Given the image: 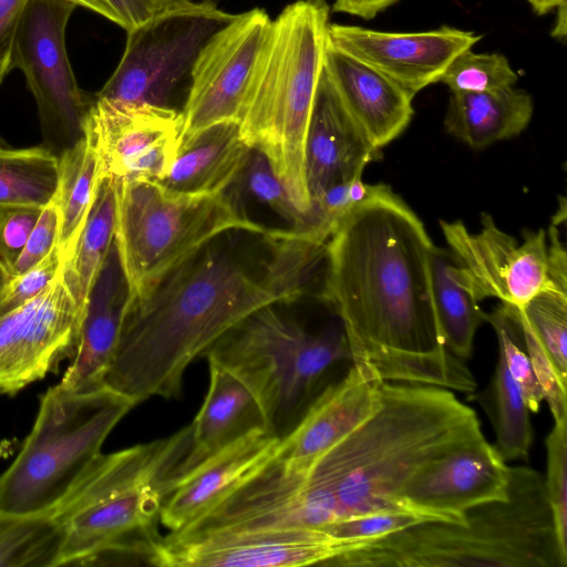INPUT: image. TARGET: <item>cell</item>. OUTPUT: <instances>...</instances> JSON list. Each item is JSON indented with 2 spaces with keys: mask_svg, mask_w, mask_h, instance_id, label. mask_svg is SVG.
I'll list each match as a JSON object with an SVG mask.
<instances>
[{
  "mask_svg": "<svg viewBox=\"0 0 567 567\" xmlns=\"http://www.w3.org/2000/svg\"><path fill=\"white\" fill-rule=\"evenodd\" d=\"M433 246L420 218L388 187L352 207L327 240L321 297L338 316L352 363L385 382L473 394L470 368L440 331Z\"/></svg>",
  "mask_w": 567,
  "mask_h": 567,
  "instance_id": "6da1fadb",
  "label": "cell"
},
{
  "mask_svg": "<svg viewBox=\"0 0 567 567\" xmlns=\"http://www.w3.org/2000/svg\"><path fill=\"white\" fill-rule=\"evenodd\" d=\"M267 238L271 252L258 271L207 246L130 306L104 388L135 406L178 399L188 365L227 331L262 307L302 297L326 243L293 228Z\"/></svg>",
  "mask_w": 567,
  "mask_h": 567,
  "instance_id": "7a4b0ae2",
  "label": "cell"
},
{
  "mask_svg": "<svg viewBox=\"0 0 567 567\" xmlns=\"http://www.w3.org/2000/svg\"><path fill=\"white\" fill-rule=\"evenodd\" d=\"M482 436L476 413L454 391L384 381L379 408L307 467V482L334 523L406 512L398 495L409 478L433 458Z\"/></svg>",
  "mask_w": 567,
  "mask_h": 567,
  "instance_id": "3957f363",
  "label": "cell"
},
{
  "mask_svg": "<svg viewBox=\"0 0 567 567\" xmlns=\"http://www.w3.org/2000/svg\"><path fill=\"white\" fill-rule=\"evenodd\" d=\"M338 567H567L544 474L511 466L507 498L477 505L464 523L422 522L349 545Z\"/></svg>",
  "mask_w": 567,
  "mask_h": 567,
  "instance_id": "277c9868",
  "label": "cell"
},
{
  "mask_svg": "<svg viewBox=\"0 0 567 567\" xmlns=\"http://www.w3.org/2000/svg\"><path fill=\"white\" fill-rule=\"evenodd\" d=\"M328 27L326 0H297L282 9L271 21L238 118L245 143L267 158L306 219V144Z\"/></svg>",
  "mask_w": 567,
  "mask_h": 567,
  "instance_id": "5b68a950",
  "label": "cell"
},
{
  "mask_svg": "<svg viewBox=\"0 0 567 567\" xmlns=\"http://www.w3.org/2000/svg\"><path fill=\"white\" fill-rule=\"evenodd\" d=\"M114 183V241L131 306L221 234L243 230L267 237L276 231L249 219L226 192H178L155 179Z\"/></svg>",
  "mask_w": 567,
  "mask_h": 567,
  "instance_id": "8992f818",
  "label": "cell"
},
{
  "mask_svg": "<svg viewBox=\"0 0 567 567\" xmlns=\"http://www.w3.org/2000/svg\"><path fill=\"white\" fill-rule=\"evenodd\" d=\"M204 355L249 389L265 426L280 437L305 411L326 371L338 361L351 360L339 320L311 333L274 305L249 315Z\"/></svg>",
  "mask_w": 567,
  "mask_h": 567,
  "instance_id": "52a82bcc",
  "label": "cell"
},
{
  "mask_svg": "<svg viewBox=\"0 0 567 567\" xmlns=\"http://www.w3.org/2000/svg\"><path fill=\"white\" fill-rule=\"evenodd\" d=\"M134 406L106 388L87 392L58 384L49 388L18 455L0 474V513L25 515L54 506L100 456L109 434Z\"/></svg>",
  "mask_w": 567,
  "mask_h": 567,
  "instance_id": "ba28073f",
  "label": "cell"
},
{
  "mask_svg": "<svg viewBox=\"0 0 567 567\" xmlns=\"http://www.w3.org/2000/svg\"><path fill=\"white\" fill-rule=\"evenodd\" d=\"M235 16L213 0H186L127 31L123 55L95 95L173 107L172 97L184 80H190L202 49Z\"/></svg>",
  "mask_w": 567,
  "mask_h": 567,
  "instance_id": "9c48e42d",
  "label": "cell"
},
{
  "mask_svg": "<svg viewBox=\"0 0 567 567\" xmlns=\"http://www.w3.org/2000/svg\"><path fill=\"white\" fill-rule=\"evenodd\" d=\"M76 6L68 0H29L18 22L11 56L35 99L44 147L58 157L85 138L95 95L76 82L65 30Z\"/></svg>",
  "mask_w": 567,
  "mask_h": 567,
  "instance_id": "30bf717a",
  "label": "cell"
},
{
  "mask_svg": "<svg viewBox=\"0 0 567 567\" xmlns=\"http://www.w3.org/2000/svg\"><path fill=\"white\" fill-rule=\"evenodd\" d=\"M482 229L471 233L462 220H440L453 257V279L480 302L497 298L522 307L537 292L550 287L547 274V234L543 228L524 230L518 244L493 217L481 215Z\"/></svg>",
  "mask_w": 567,
  "mask_h": 567,
  "instance_id": "8fae6325",
  "label": "cell"
},
{
  "mask_svg": "<svg viewBox=\"0 0 567 567\" xmlns=\"http://www.w3.org/2000/svg\"><path fill=\"white\" fill-rule=\"evenodd\" d=\"M271 21L260 8L238 13L202 49L179 111V146L213 125L238 122Z\"/></svg>",
  "mask_w": 567,
  "mask_h": 567,
  "instance_id": "7c38bea8",
  "label": "cell"
},
{
  "mask_svg": "<svg viewBox=\"0 0 567 567\" xmlns=\"http://www.w3.org/2000/svg\"><path fill=\"white\" fill-rule=\"evenodd\" d=\"M83 315L60 268L40 295L0 316V393L16 394L72 360Z\"/></svg>",
  "mask_w": 567,
  "mask_h": 567,
  "instance_id": "4fadbf2b",
  "label": "cell"
},
{
  "mask_svg": "<svg viewBox=\"0 0 567 567\" xmlns=\"http://www.w3.org/2000/svg\"><path fill=\"white\" fill-rule=\"evenodd\" d=\"M347 543L319 528L216 530L167 535L150 565L161 567H290L329 564Z\"/></svg>",
  "mask_w": 567,
  "mask_h": 567,
  "instance_id": "5bb4252c",
  "label": "cell"
},
{
  "mask_svg": "<svg viewBox=\"0 0 567 567\" xmlns=\"http://www.w3.org/2000/svg\"><path fill=\"white\" fill-rule=\"evenodd\" d=\"M181 125V112L174 107L95 95L85 137L99 156L103 177L161 182L177 154Z\"/></svg>",
  "mask_w": 567,
  "mask_h": 567,
  "instance_id": "9a60e30c",
  "label": "cell"
},
{
  "mask_svg": "<svg viewBox=\"0 0 567 567\" xmlns=\"http://www.w3.org/2000/svg\"><path fill=\"white\" fill-rule=\"evenodd\" d=\"M509 471L496 447L482 436L424 464L398 499L404 511L430 520L464 523L468 509L507 498Z\"/></svg>",
  "mask_w": 567,
  "mask_h": 567,
  "instance_id": "2e32d148",
  "label": "cell"
},
{
  "mask_svg": "<svg viewBox=\"0 0 567 567\" xmlns=\"http://www.w3.org/2000/svg\"><path fill=\"white\" fill-rule=\"evenodd\" d=\"M328 40L415 96L440 82L454 58L472 49L481 35L449 25L421 32H386L329 23Z\"/></svg>",
  "mask_w": 567,
  "mask_h": 567,
  "instance_id": "e0dca14e",
  "label": "cell"
},
{
  "mask_svg": "<svg viewBox=\"0 0 567 567\" xmlns=\"http://www.w3.org/2000/svg\"><path fill=\"white\" fill-rule=\"evenodd\" d=\"M279 441L267 427L255 426L228 443L167 487L159 523L171 534L185 529L267 464Z\"/></svg>",
  "mask_w": 567,
  "mask_h": 567,
  "instance_id": "ac0fdd59",
  "label": "cell"
},
{
  "mask_svg": "<svg viewBox=\"0 0 567 567\" xmlns=\"http://www.w3.org/2000/svg\"><path fill=\"white\" fill-rule=\"evenodd\" d=\"M381 380L370 369L352 363L347 374L327 386L280 437L276 457L293 468H307L379 408Z\"/></svg>",
  "mask_w": 567,
  "mask_h": 567,
  "instance_id": "d6986e66",
  "label": "cell"
},
{
  "mask_svg": "<svg viewBox=\"0 0 567 567\" xmlns=\"http://www.w3.org/2000/svg\"><path fill=\"white\" fill-rule=\"evenodd\" d=\"M131 306V293L115 241L87 295L78 349L58 385L71 392L104 388L122 327Z\"/></svg>",
  "mask_w": 567,
  "mask_h": 567,
  "instance_id": "ffe728a7",
  "label": "cell"
},
{
  "mask_svg": "<svg viewBox=\"0 0 567 567\" xmlns=\"http://www.w3.org/2000/svg\"><path fill=\"white\" fill-rule=\"evenodd\" d=\"M323 72L343 109L375 147L382 150L410 124L414 95L329 40Z\"/></svg>",
  "mask_w": 567,
  "mask_h": 567,
  "instance_id": "44dd1931",
  "label": "cell"
},
{
  "mask_svg": "<svg viewBox=\"0 0 567 567\" xmlns=\"http://www.w3.org/2000/svg\"><path fill=\"white\" fill-rule=\"evenodd\" d=\"M375 147L341 105L323 69L306 144V178L311 202L330 185L363 174L380 159Z\"/></svg>",
  "mask_w": 567,
  "mask_h": 567,
  "instance_id": "7402d4cb",
  "label": "cell"
},
{
  "mask_svg": "<svg viewBox=\"0 0 567 567\" xmlns=\"http://www.w3.org/2000/svg\"><path fill=\"white\" fill-rule=\"evenodd\" d=\"M207 361L208 390L190 423L189 447L166 482L165 492L173 482L241 434L255 426H265L257 401L249 389L221 365Z\"/></svg>",
  "mask_w": 567,
  "mask_h": 567,
  "instance_id": "603a6c76",
  "label": "cell"
},
{
  "mask_svg": "<svg viewBox=\"0 0 567 567\" xmlns=\"http://www.w3.org/2000/svg\"><path fill=\"white\" fill-rule=\"evenodd\" d=\"M251 152L238 122L218 123L179 146L161 183L178 192H226L241 177Z\"/></svg>",
  "mask_w": 567,
  "mask_h": 567,
  "instance_id": "cb8c5ba5",
  "label": "cell"
},
{
  "mask_svg": "<svg viewBox=\"0 0 567 567\" xmlns=\"http://www.w3.org/2000/svg\"><path fill=\"white\" fill-rule=\"evenodd\" d=\"M534 113L532 95L514 86L494 92L451 93L444 128L473 148L519 135Z\"/></svg>",
  "mask_w": 567,
  "mask_h": 567,
  "instance_id": "d4e9b609",
  "label": "cell"
},
{
  "mask_svg": "<svg viewBox=\"0 0 567 567\" xmlns=\"http://www.w3.org/2000/svg\"><path fill=\"white\" fill-rule=\"evenodd\" d=\"M115 224V183L103 177L76 244L61 262L64 281L83 313L87 295L113 244Z\"/></svg>",
  "mask_w": 567,
  "mask_h": 567,
  "instance_id": "484cf974",
  "label": "cell"
},
{
  "mask_svg": "<svg viewBox=\"0 0 567 567\" xmlns=\"http://www.w3.org/2000/svg\"><path fill=\"white\" fill-rule=\"evenodd\" d=\"M102 178L99 156L86 137L59 156L54 200L60 216L58 247L61 262L76 244Z\"/></svg>",
  "mask_w": 567,
  "mask_h": 567,
  "instance_id": "4316f807",
  "label": "cell"
},
{
  "mask_svg": "<svg viewBox=\"0 0 567 567\" xmlns=\"http://www.w3.org/2000/svg\"><path fill=\"white\" fill-rule=\"evenodd\" d=\"M453 262L450 251L433 246L432 291L442 339L453 355L466 361L472 355L475 333L485 322L486 312L473 295L453 279Z\"/></svg>",
  "mask_w": 567,
  "mask_h": 567,
  "instance_id": "83f0119b",
  "label": "cell"
},
{
  "mask_svg": "<svg viewBox=\"0 0 567 567\" xmlns=\"http://www.w3.org/2000/svg\"><path fill=\"white\" fill-rule=\"evenodd\" d=\"M59 185V157L47 147L0 145V206L43 208Z\"/></svg>",
  "mask_w": 567,
  "mask_h": 567,
  "instance_id": "f1b7e54d",
  "label": "cell"
},
{
  "mask_svg": "<svg viewBox=\"0 0 567 567\" xmlns=\"http://www.w3.org/2000/svg\"><path fill=\"white\" fill-rule=\"evenodd\" d=\"M477 399L489 415L496 437L494 446L504 461L527 458L534 435L530 411L499 352L489 386Z\"/></svg>",
  "mask_w": 567,
  "mask_h": 567,
  "instance_id": "f546056e",
  "label": "cell"
},
{
  "mask_svg": "<svg viewBox=\"0 0 567 567\" xmlns=\"http://www.w3.org/2000/svg\"><path fill=\"white\" fill-rule=\"evenodd\" d=\"M64 534L48 513H0V567H58Z\"/></svg>",
  "mask_w": 567,
  "mask_h": 567,
  "instance_id": "4dcf8cb0",
  "label": "cell"
},
{
  "mask_svg": "<svg viewBox=\"0 0 567 567\" xmlns=\"http://www.w3.org/2000/svg\"><path fill=\"white\" fill-rule=\"evenodd\" d=\"M518 310L567 383V290L546 287Z\"/></svg>",
  "mask_w": 567,
  "mask_h": 567,
  "instance_id": "1f68e13d",
  "label": "cell"
},
{
  "mask_svg": "<svg viewBox=\"0 0 567 567\" xmlns=\"http://www.w3.org/2000/svg\"><path fill=\"white\" fill-rule=\"evenodd\" d=\"M485 322L492 326L497 338L498 352L520 389L529 411L538 412L544 398L524 346L516 306L501 302L485 313Z\"/></svg>",
  "mask_w": 567,
  "mask_h": 567,
  "instance_id": "d6a6232c",
  "label": "cell"
},
{
  "mask_svg": "<svg viewBox=\"0 0 567 567\" xmlns=\"http://www.w3.org/2000/svg\"><path fill=\"white\" fill-rule=\"evenodd\" d=\"M518 75L501 53L465 50L454 58L440 82L453 92H494L514 86Z\"/></svg>",
  "mask_w": 567,
  "mask_h": 567,
  "instance_id": "836d02e7",
  "label": "cell"
},
{
  "mask_svg": "<svg viewBox=\"0 0 567 567\" xmlns=\"http://www.w3.org/2000/svg\"><path fill=\"white\" fill-rule=\"evenodd\" d=\"M389 186L370 185L362 181V174L330 185L311 202L302 231L313 239L327 243L337 225L355 205L382 193Z\"/></svg>",
  "mask_w": 567,
  "mask_h": 567,
  "instance_id": "e575fe53",
  "label": "cell"
},
{
  "mask_svg": "<svg viewBox=\"0 0 567 567\" xmlns=\"http://www.w3.org/2000/svg\"><path fill=\"white\" fill-rule=\"evenodd\" d=\"M546 474L544 483L556 533L567 550V420L554 421L545 439Z\"/></svg>",
  "mask_w": 567,
  "mask_h": 567,
  "instance_id": "d590c367",
  "label": "cell"
},
{
  "mask_svg": "<svg viewBox=\"0 0 567 567\" xmlns=\"http://www.w3.org/2000/svg\"><path fill=\"white\" fill-rule=\"evenodd\" d=\"M241 176L254 197L290 223L292 228L303 229L306 216L296 208L285 186L260 152L252 150Z\"/></svg>",
  "mask_w": 567,
  "mask_h": 567,
  "instance_id": "8d00e7d4",
  "label": "cell"
},
{
  "mask_svg": "<svg viewBox=\"0 0 567 567\" xmlns=\"http://www.w3.org/2000/svg\"><path fill=\"white\" fill-rule=\"evenodd\" d=\"M430 519L426 517L409 512H381L341 519L320 529L336 539L352 545Z\"/></svg>",
  "mask_w": 567,
  "mask_h": 567,
  "instance_id": "74e56055",
  "label": "cell"
},
{
  "mask_svg": "<svg viewBox=\"0 0 567 567\" xmlns=\"http://www.w3.org/2000/svg\"><path fill=\"white\" fill-rule=\"evenodd\" d=\"M516 308L524 346L542 389L544 401L549 406L554 421L567 420V383L561 380L546 350L520 316L518 307Z\"/></svg>",
  "mask_w": 567,
  "mask_h": 567,
  "instance_id": "f35d334b",
  "label": "cell"
},
{
  "mask_svg": "<svg viewBox=\"0 0 567 567\" xmlns=\"http://www.w3.org/2000/svg\"><path fill=\"white\" fill-rule=\"evenodd\" d=\"M61 268L56 247L37 266L13 276L0 290V316L10 312L40 295L55 278Z\"/></svg>",
  "mask_w": 567,
  "mask_h": 567,
  "instance_id": "ab89813d",
  "label": "cell"
},
{
  "mask_svg": "<svg viewBox=\"0 0 567 567\" xmlns=\"http://www.w3.org/2000/svg\"><path fill=\"white\" fill-rule=\"evenodd\" d=\"M130 31L186 0H68Z\"/></svg>",
  "mask_w": 567,
  "mask_h": 567,
  "instance_id": "60d3db41",
  "label": "cell"
},
{
  "mask_svg": "<svg viewBox=\"0 0 567 567\" xmlns=\"http://www.w3.org/2000/svg\"><path fill=\"white\" fill-rule=\"evenodd\" d=\"M42 208L0 206V260L10 272L35 226Z\"/></svg>",
  "mask_w": 567,
  "mask_h": 567,
  "instance_id": "b9f144b4",
  "label": "cell"
},
{
  "mask_svg": "<svg viewBox=\"0 0 567 567\" xmlns=\"http://www.w3.org/2000/svg\"><path fill=\"white\" fill-rule=\"evenodd\" d=\"M59 209L54 198L42 208L27 244L10 270L11 277L23 274L41 262L58 245Z\"/></svg>",
  "mask_w": 567,
  "mask_h": 567,
  "instance_id": "7bdbcfd3",
  "label": "cell"
},
{
  "mask_svg": "<svg viewBox=\"0 0 567 567\" xmlns=\"http://www.w3.org/2000/svg\"><path fill=\"white\" fill-rule=\"evenodd\" d=\"M29 0H0V84L12 71L11 56L16 29Z\"/></svg>",
  "mask_w": 567,
  "mask_h": 567,
  "instance_id": "ee69618b",
  "label": "cell"
},
{
  "mask_svg": "<svg viewBox=\"0 0 567 567\" xmlns=\"http://www.w3.org/2000/svg\"><path fill=\"white\" fill-rule=\"evenodd\" d=\"M398 0H334V12L348 13L365 20L373 19Z\"/></svg>",
  "mask_w": 567,
  "mask_h": 567,
  "instance_id": "f6af8a7d",
  "label": "cell"
},
{
  "mask_svg": "<svg viewBox=\"0 0 567 567\" xmlns=\"http://www.w3.org/2000/svg\"><path fill=\"white\" fill-rule=\"evenodd\" d=\"M566 0L561 1L556 7V19L554 23V28L550 32V35L558 40V41H565L567 35V9H566Z\"/></svg>",
  "mask_w": 567,
  "mask_h": 567,
  "instance_id": "bcb514c9",
  "label": "cell"
},
{
  "mask_svg": "<svg viewBox=\"0 0 567 567\" xmlns=\"http://www.w3.org/2000/svg\"><path fill=\"white\" fill-rule=\"evenodd\" d=\"M532 9L539 16L546 14L556 9L564 0H526Z\"/></svg>",
  "mask_w": 567,
  "mask_h": 567,
  "instance_id": "7dc6e473",
  "label": "cell"
},
{
  "mask_svg": "<svg viewBox=\"0 0 567 567\" xmlns=\"http://www.w3.org/2000/svg\"><path fill=\"white\" fill-rule=\"evenodd\" d=\"M11 275L0 260V290L9 282Z\"/></svg>",
  "mask_w": 567,
  "mask_h": 567,
  "instance_id": "c3c4849f",
  "label": "cell"
}]
</instances>
